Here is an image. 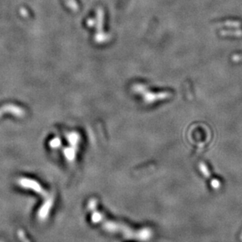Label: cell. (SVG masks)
I'll return each instance as SVG.
<instances>
[{
    "label": "cell",
    "mask_w": 242,
    "mask_h": 242,
    "mask_svg": "<svg viewBox=\"0 0 242 242\" xmlns=\"http://www.w3.org/2000/svg\"><path fill=\"white\" fill-rule=\"evenodd\" d=\"M102 219V215H100V214L98 213H95L94 212V215H93L92 216V220L94 221V223H98V222H99Z\"/></svg>",
    "instance_id": "6da1fadb"
}]
</instances>
